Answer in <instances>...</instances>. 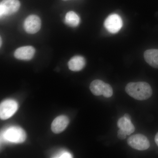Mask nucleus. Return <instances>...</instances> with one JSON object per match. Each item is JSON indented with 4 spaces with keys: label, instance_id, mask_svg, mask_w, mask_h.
<instances>
[{
    "label": "nucleus",
    "instance_id": "f257e3e1",
    "mask_svg": "<svg viewBox=\"0 0 158 158\" xmlns=\"http://www.w3.org/2000/svg\"><path fill=\"white\" fill-rule=\"evenodd\" d=\"M127 93L138 100H145L150 98L152 90L150 85L145 82H131L125 88Z\"/></svg>",
    "mask_w": 158,
    "mask_h": 158
},
{
    "label": "nucleus",
    "instance_id": "f03ea898",
    "mask_svg": "<svg viewBox=\"0 0 158 158\" xmlns=\"http://www.w3.org/2000/svg\"><path fill=\"white\" fill-rule=\"evenodd\" d=\"M3 138L6 141L11 143H21L25 141L27 135L22 128L17 126L11 127L5 131Z\"/></svg>",
    "mask_w": 158,
    "mask_h": 158
},
{
    "label": "nucleus",
    "instance_id": "7ed1b4c3",
    "mask_svg": "<svg viewBox=\"0 0 158 158\" xmlns=\"http://www.w3.org/2000/svg\"><path fill=\"white\" fill-rule=\"evenodd\" d=\"M18 108L17 102L14 100L4 101L0 105V118L2 120L10 118L16 113Z\"/></svg>",
    "mask_w": 158,
    "mask_h": 158
},
{
    "label": "nucleus",
    "instance_id": "20e7f679",
    "mask_svg": "<svg viewBox=\"0 0 158 158\" xmlns=\"http://www.w3.org/2000/svg\"><path fill=\"white\" fill-rule=\"evenodd\" d=\"M127 143L130 147L138 150H145L150 147L148 139L141 134H136L130 136L127 139Z\"/></svg>",
    "mask_w": 158,
    "mask_h": 158
},
{
    "label": "nucleus",
    "instance_id": "39448f33",
    "mask_svg": "<svg viewBox=\"0 0 158 158\" xmlns=\"http://www.w3.org/2000/svg\"><path fill=\"white\" fill-rule=\"evenodd\" d=\"M122 26V19L118 14L110 15L105 21V27L108 32L112 34L117 33L120 31Z\"/></svg>",
    "mask_w": 158,
    "mask_h": 158
},
{
    "label": "nucleus",
    "instance_id": "423d86ee",
    "mask_svg": "<svg viewBox=\"0 0 158 158\" xmlns=\"http://www.w3.org/2000/svg\"><path fill=\"white\" fill-rule=\"evenodd\" d=\"M20 7L19 0H2L0 3L1 17L14 14L18 11Z\"/></svg>",
    "mask_w": 158,
    "mask_h": 158
},
{
    "label": "nucleus",
    "instance_id": "0eeeda50",
    "mask_svg": "<svg viewBox=\"0 0 158 158\" xmlns=\"http://www.w3.org/2000/svg\"><path fill=\"white\" fill-rule=\"evenodd\" d=\"M41 20L38 16L34 15H29L26 19L23 24L24 28L29 34L37 33L41 28Z\"/></svg>",
    "mask_w": 158,
    "mask_h": 158
},
{
    "label": "nucleus",
    "instance_id": "6e6552de",
    "mask_svg": "<svg viewBox=\"0 0 158 158\" xmlns=\"http://www.w3.org/2000/svg\"><path fill=\"white\" fill-rule=\"evenodd\" d=\"M35 53V48L32 46L22 47L15 51L14 56L19 60H30L34 56Z\"/></svg>",
    "mask_w": 158,
    "mask_h": 158
},
{
    "label": "nucleus",
    "instance_id": "1a4fd4ad",
    "mask_svg": "<svg viewBox=\"0 0 158 158\" xmlns=\"http://www.w3.org/2000/svg\"><path fill=\"white\" fill-rule=\"evenodd\" d=\"M68 117L64 115L58 116L55 118L52 123L51 129L55 134L62 132L67 127L69 123Z\"/></svg>",
    "mask_w": 158,
    "mask_h": 158
},
{
    "label": "nucleus",
    "instance_id": "9d476101",
    "mask_svg": "<svg viewBox=\"0 0 158 158\" xmlns=\"http://www.w3.org/2000/svg\"><path fill=\"white\" fill-rule=\"evenodd\" d=\"M86 65V60L84 57L80 56H75L69 60L68 66L69 69L73 71L81 70Z\"/></svg>",
    "mask_w": 158,
    "mask_h": 158
},
{
    "label": "nucleus",
    "instance_id": "9b49d317",
    "mask_svg": "<svg viewBox=\"0 0 158 158\" xmlns=\"http://www.w3.org/2000/svg\"><path fill=\"white\" fill-rule=\"evenodd\" d=\"M144 59L152 67L158 69V49L147 50L144 52Z\"/></svg>",
    "mask_w": 158,
    "mask_h": 158
},
{
    "label": "nucleus",
    "instance_id": "f8f14e48",
    "mask_svg": "<svg viewBox=\"0 0 158 158\" xmlns=\"http://www.w3.org/2000/svg\"><path fill=\"white\" fill-rule=\"evenodd\" d=\"M117 126L120 129L125 131L127 135H130L135 130L131 120L127 119L124 117H121L118 119L117 122Z\"/></svg>",
    "mask_w": 158,
    "mask_h": 158
},
{
    "label": "nucleus",
    "instance_id": "ddd939ff",
    "mask_svg": "<svg viewBox=\"0 0 158 158\" xmlns=\"http://www.w3.org/2000/svg\"><path fill=\"white\" fill-rule=\"evenodd\" d=\"M106 83L100 80H95L91 82L90 86V91L94 95L100 96L102 95Z\"/></svg>",
    "mask_w": 158,
    "mask_h": 158
},
{
    "label": "nucleus",
    "instance_id": "4468645a",
    "mask_svg": "<svg viewBox=\"0 0 158 158\" xmlns=\"http://www.w3.org/2000/svg\"><path fill=\"white\" fill-rule=\"evenodd\" d=\"M65 23L69 27H75L79 25L80 23V18L73 11L67 12L65 16Z\"/></svg>",
    "mask_w": 158,
    "mask_h": 158
},
{
    "label": "nucleus",
    "instance_id": "2eb2a0df",
    "mask_svg": "<svg viewBox=\"0 0 158 158\" xmlns=\"http://www.w3.org/2000/svg\"><path fill=\"white\" fill-rule=\"evenodd\" d=\"M113 89L111 85L106 83L102 95L106 98H110L113 95Z\"/></svg>",
    "mask_w": 158,
    "mask_h": 158
},
{
    "label": "nucleus",
    "instance_id": "dca6fc26",
    "mask_svg": "<svg viewBox=\"0 0 158 158\" xmlns=\"http://www.w3.org/2000/svg\"><path fill=\"white\" fill-rule=\"evenodd\" d=\"M55 158H72L73 156L70 153L67 152H62L59 153V155H57L56 156L54 157Z\"/></svg>",
    "mask_w": 158,
    "mask_h": 158
},
{
    "label": "nucleus",
    "instance_id": "f3484780",
    "mask_svg": "<svg viewBox=\"0 0 158 158\" xmlns=\"http://www.w3.org/2000/svg\"><path fill=\"white\" fill-rule=\"evenodd\" d=\"M127 135L126 132L124 130L120 129L118 131V138L121 140H123L126 138Z\"/></svg>",
    "mask_w": 158,
    "mask_h": 158
},
{
    "label": "nucleus",
    "instance_id": "a211bd4d",
    "mask_svg": "<svg viewBox=\"0 0 158 158\" xmlns=\"http://www.w3.org/2000/svg\"><path fill=\"white\" fill-rule=\"evenodd\" d=\"M123 117H124L125 118H126L127 119H129V120H131V116H130L129 114H127V113H126V114H125Z\"/></svg>",
    "mask_w": 158,
    "mask_h": 158
},
{
    "label": "nucleus",
    "instance_id": "6ab92c4d",
    "mask_svg": "<svg viewBox=\"0 0 158 158\" xmlns=\"http://www.w3.org/2000/svg\"><path fill=\"white\" fill-rule=\"evenodd\" d=\"M155 141L156 144L158 146V132L157 133L155 137Z\"/></svg>",
    "mask_w": 158,
    "mask_h": 158
},
{
    "label": "nucleus",
    "instance_id": "aec40b11",
    "mask_svg": "<svg viewBox=\"0 0 158 158\" xmlns=\"http://www.w3.org/2000/svg\"><path fill=\"white\" fill-rule=\"evenodd\" d=\"M2 46V38H1V46Z\"/></svg>",
    "mask_w": 158,
    "mask_h": 158
},
{
    "label": "nucleus",
    "instance_id": "412c9836",
    "mask_svg": "<svg viewBox=\"0 0 158 158\" xmlns=\"http://www.w3.org/2000/svg\"><path fill=\"white\" fill-rule=\"evenodd\" d=\"M62 1H67V0H62Z\"/></svg>",
    "mask_w": 158,
    "mask_h": 158
}]
</instances>
